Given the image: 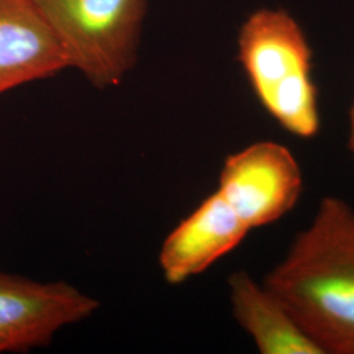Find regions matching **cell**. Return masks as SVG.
Returning <instances> with one entry per match:
<instances>
[{
	"label": "cell",
	"mask_w": 354,
	"mask_h": 354,
	"mask_svg": "<svg viewBox=\"0 0 354 354\" xmlns=\"http://www.w3.org/2000/svg\"><path fill=\"white\" fill-rule=\"evenodd\" d=\"M314 53L304 28L285 10L248 16L238 36V59L261 106L297 138L320 130Z\"/></svg>",
	"instance_id": "cell-2"
},
{
	"label": "cell",
	"mask_w": 354,
	"mask_h": 354,
	"mask_svg": "<svg viewBox=\"0 0 354 354\" xmlns=\"http://www.w3.org/2000/svg\"><path fill=\"white\" fill-rule=\"evenodd\" d=\"M97 310L95 298L67 282H38L0 270V354L48 346L61 329Z\"/></svg>",
	"instance_id": "cell-5"
},
{
	"label": "cell",
	"mask_w": 354,
	"mask_h": 354,
	"mask_svg": "<svg viewBox=\"0 0 354 354\" xmlns=\"http://www.w3.org/2000/svg\"><path fill=\"white\" fill-rule=\"evenodd\" d=\"M68 67L106 88L134 67L146 0H35Z\"/></svg>",
	"instance_id": "cell-3"
},
{
	"label": "cell",
	"mask_w": 354,
	"mask_h": 354,
	"mask_svg": "<svg viewBox=\"0 0 354 354\" xmlns=\"http://www.w3.org/2000/svg\"><path fill=\"white\" fill-rule=\"evenodd\" d=\"M324 354H354V209L324 197L263 282Z\"/></svg>",
	"instance_id": "cell-1"
},
{
	"label": "cell",
	"mask_w": 354,
	"mask_h": 354,
	"mask_svg": "<svg viewBox=\"0 0 354 354\" xmlns=\"http://www.w3.org/2000/svg\"><path fill=\"white\" fill-rule=\"evenodd\" d=\"M68 67L35 0H0V95Z\"/></svg>",
	"instance_id": "cell-7"
},
{
	"label": "cell",
	"mask_w": 354,
	"mask_h": 354,
	"mask_svg": "<svg viewBox=\"0 0 354 354\" xmlns=\"http://www.w3.org/2000/svg\"><path fill=\"white\" fill-rule=\"evenodd\" d=\"M251 232L215 190L165 238L159 266L165 281L180 285L232 252Z\"/></svg>",
	"instance_id": "cell-6"
},
{
	"label": "cell",
	"mask_w": 354,
	"mask_h": 354,
	"mask_svg": "<svg viewBox=\"0 0 354 354\" xmlns=\"http://www.w3.org/2000/svg\"><path fill=\"white\" fill-rule=\"evenodd\" d=\"M228 289L234 317L260 353L324 354L279 297L247 272L232 273Z\"/></svg>",
	"instance_id": "cell-8"
},
{
	"label": "cell",
	"mask_w": 354,
	"mask_h": 354,
	"mask_svg": "<svg viewBox=\"0 0 354 354\" xmlns=\"http://www.w3.org/2000/svg\"><path fill=\"white\" fill-rule=\"evenodd\" d=\"M348 147L354 160V102L349 112V136H348Z\"/></svg>",
	"instance_id": "cell-9"
},
{
	"label": "cell",
	"mask_w": 354,
	"mask_h": 354,
	"mask_svg": "<svg viewBox=\"0 0 354 354\" xmlns=\"http://www.w3.org/2000/svg\"><path fill=\"white\" fill-rule=\"evenodd\" d=\"M216 192L252 231L277 222L295 207L304 192L302 169L286 146L254 142L227 156Z\"/></svg>",
	"instance_id": "cell-4"
}]
</instances>
